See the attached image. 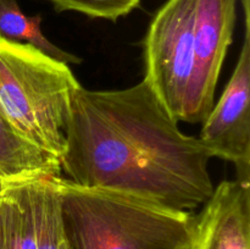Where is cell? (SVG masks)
<instances>
[{"label": "cell", "mask_w": 250, "mask_h": 249, "mask_svg": "<svg viewBox=\"0 0 250 249\" xmlns=\"http://www.w3.org/2000/svg\"><path fill=\"white\" fill-rule=\"evenodd\" d=\"M146 81L73 93L60 156L66 180L193 211L214 192L199 138L187 136Z\"/></svg>", "instance_id": "1"}, {"label": "cell", "mask_w": 250, "mask_h": 249, "mask_svg": "<svg viewBox=\"0 0 250 249\" xmlns=\"http://www.w3.org/2000/svg\"><path fill=\"white\" fill-rule=\"evenodd\" d=\"M70 249H192L194 215L56 178Z\"/></svg>", "instance_id": "2"}, {"label": "cell", "mask_w": 250, "mask_h": 249, "mask_svg": "<svg viewBox=\"0 0 250 249\" xmlns=\"http://www.w3.org/2000/svg\"><path fill=\"white\" fill-rule=\"evenodd\" d=\"M80 85L67 63L0 37V114L22 139L59 161Z\"/></svg>", "instance_id": "3"}, {"label": "cell", "mask_w": 250, "mask_h": 249, "mask_svg": "<svg viewBox=\"0 0 250 249\" xmlns=\"http://www.w3.org/2000/svg\"><path fill=\"white\" fill-rule=\"evenodd\" d=\"M195 4L197 0H167L144 38V81L176 121L185 120L194 65Z\"/></svg>", "instance_id": "4"}, {"label": "cell", "mask_w": 250, "mask_h": 249, "mask_svg": "<svg viewBox=\"0 0 250 249\" xmlns=\"http://www.w3.org/2000/svg\"><path fill=\"white\" fill-rule=\"evenodd\" d=\"M242 5L244 33L238 60L198 138L212 158L233 164L238 182L250 185V0H242Z\"/></svg>", "instance_id": "5"}, {"label": "cell", "mask_w": 250, "mask_h": 249, "mask_svg": "<svg viewBox=\"0 0 250 249\" xmlns=\"http://www.w3.org/2000/svg\"><path fill=\"white\" fill-rule=\"evenodd\" d=\"M236 19V0H197L193 32L194 65L185 122H203L214 106L222 65L233 42Z\"/></svg>", "instance_id": "6"}, {"label": "cell", "mask_w": 250, "mask_h": 249, "mask_svg": "<svg viewBox=\"0 0 250 249\" xmlns=\"http://www.w3.org/2000/svg\"><path fill=\"white\" fill-rule=\"evenodd\" d=\"M202 208L192 249H250V185L222 181Z\"/></svg>", "instance_id": "7"}, {"label": "cell", "mask_w": 250, "mask_h": 249, "mask_svg": "<svg viewBox=\"0 0 250 249\" xmlns=\"http://www.w3.org/2000/svg\"><path fill=\"white\" fill-rule=\"evenodd\" d=\"M34 180L7 182L0 192V249H37Z\"/></svg>", "instance_id": "8"}, {"label": "cell", "mask_w": 250, "mask_h": 249, "mask_svg": "<svg viewBox=\"0 0 250 249\" xmlns=\"http://www.w3.org/2000/svg\"><path fill=\"white\" fill-rule=\"evenodd\" d=\"M59 159L34 148L0 114V177L6 182L60 177Z\"/></svg>", "instance_id": "9"}, {"label": "cell", "mask_w": 250, "mask_h": 249, "mask_svg": "<svg viewBox=\"0 0 250 249\" xmlns=\"http://www.w3.org/2000/svg\"><path fill=\"white\" fill-rule=\"evenodd\" d=\"M42 16H27L16 0H0V37L26 43L65 63H81L82 59L51 43L42 32Z\"/></svg>", "instance_id": "10"}, {"label": "cell", "mask_w": 250, "mask_h": 249, "mask_svg": "<svg viewBox=\"0 0 250 249\" xmlns=\"http://www.w3.org/2000/svg\"><path fill=\"white\" fill-rule=\"evenodd\" d=\"M56 11H76L92 19L117 21L141 5V0H49Z\"/></svg>", "instance_id": "11"}, {"label": "cell", "mask_w": 250, "mask_h": 249, "mask_svg": "<svg viewBox=\"0 0 250 249\" xmlns=\"http://www.w3.org/2000/svg\"><path fill=\"white\" fill-rule=\"evenodd\" d=\"M6 181L4 180V178H1L0 177V192H1L2 189H4V187H5V185H6Z\"/></svg>", "instance_id": "12"}]
</instances>
